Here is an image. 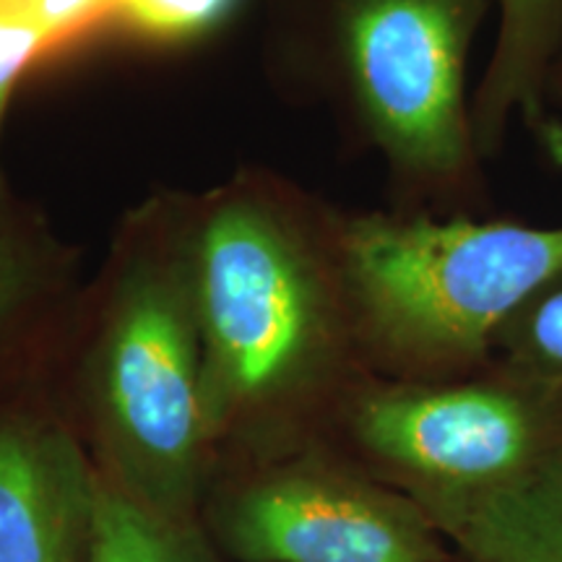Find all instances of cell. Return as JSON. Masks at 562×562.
<instances>
[{"mask_svg":"<svg viewBox=\"0 0 562 562\" xmlns=\"http://www.w3.org/2000/svg\"><path fill=\"white\" fill-rule=\"evenodd\" d=\"M351 341L393 381H456L495 360L516 307L562 269V224L370 214L334 222Z\"/></svg>","mask_w":562,"mask_h":562,"instance_id":"6da1fadb","label":"cell"},{"mask_svg":"<svg viewBox=\"0 0 562 562\" xmlns=\"http://www.w3.org/2000/svg\"><path fill=\"white\" fill-rule=\"evenodd\" d=\"M182 266L214 427L311 381L351 339L334 252L323 261L263 203L211 209Z\"/></svg>","mask_w":562,"mask_h":562,"instance_id":"7a4b0ae2","label":"cell"},{"mask_svg":"<svg viewBox=\"0 0 562 562\" xmlns=\"http://www.w3.org/2000/svg\"><path fill=\"white\" fill-rule=\"evenodd\" d=\"M492 0H331L349 108L409 191L476 199L469 53Z\"/></svg>","mask_w":562,"mask_h":562,"instance_id":"3957f363","label":"cell"},{"mask_svg":"<svg viewBox=\"0 0 562 562\" xmlns=\"http://www.w3.org/2000/svg\"><path fill=\"white\" fill-rule=\"evenodd\" d=\"M364 469L419 508L537 480L562 463V381L492 360L456 381H368L344 404Z\"/></svg>","mask_w":562,"mask_h":562,"instance_id":"277c9868","label":"cell"},{"mask_svg":"<svg viewBox=\"0 0 562 562\" xmlns=\"http://www.w3.org/2000/svg\"><path fill=\"white\" fill-rule=\"evenodd\" d=\"M97 396L125 487L178 516L214 430L182 261L140 263L123 277L102 336Z\"/></svg>","mask_w":562,"mask_h":562,"instance_id":"5b68a950","label":"cell"},{"mask_svg":"<svg viewBox=\"0 0 562 562\" xmlns=\"http://www.w3.org/2000/svg\"><path fill=\"white\" fill-rule=\"evenodd\" d=\"M224 533L245 562H453L451 544L409 495L331 461L250 484L232 503Z\"/></svg>","mask_w":562,"mask_h":562,"instance_id":"8992f818","label":"cell"},{"mask_svg":"<svg viewBox=\"0 0 562 562\" xmlns=\"http://www.w3.org/2000/svg\"><path fill=\"white\" fill-rule=\"evenodd\" d=\"M94 484L66 435L0 425V562H89Z\"/></svg>","mask_w":562,"mask_h":562,"instance_id":"52a82bcc","label":"cell"},{"mask_svg":"<svg viewBox=\"0 0 562 562\" xmlns=\"http://www.w3.org/2000/svg\"><path fill=\"white\" fill-rule=\"evenodd\" d=\"M497 34L472 97L476 146L484 161L503 151L510 125L533 131L552 115L550 74L562 40V0H492Z\"/></svg>","mask_w":562,"mask_h":562,"instance_id":"ba28073f","label":"cell"},{"mask_svg":"<svg viewBox=\"0 0 562 562\" xmlns=\"http://www.w3.org/2000/svg\"><path fill=\"white\" fill-rule=\"evenodd\" d=\"M453 562H562V463L537 480L422 508Z\"/></svg>","mask_w":562,"mask_h":562,"instance_id":"9c48e42d","label":"cell"},{"mask_svg":"<svg viewBox=\"0 0 562 562\" xmlns=\"http://www.w3.org/2000/svg\"><path fill=\"white\" fill-rule=\"evenodd\" d=\"M89 562H206L178 516L146 503L123 482L97 476Z\"/></svg>","mask_w":562,"mask_h":562,"instance_id":"30bf717a","label":"cell"},{"mask_svg":"<svg viewBox=\"0 0 562 562\" xmlns=\"http://www.w3.org/2000/svg\"><path fill=\"white\" fill-rule=\"evenodd\" d=\"M495 360L562 381V269L503 323L495 339Z\"/></svg>","mask_w":562,"mask_h":562,"instance_id":"8fae6325","label":"cell"},{"mask_svg":"<svg viewBox=\"0 0 562 562\" xmlns=\"http://www.w3.org/2000/svg\"><path fill=\"white\" fill-rule=\"evenodd\" d=\"M237 0H115V11L138 32L159 40L199 37L222 24Z\"/></svg>","mask_w":562,"mask_h":562,"instance_id":"7c38bea8","label":"cell"},{"mask_svg":"<svg viewBox=\"0 0 562 562\" xmlns=\"http://www.w3.org/2000/svg\"><path fill=\"white\" fill-rule=\"evenodd\" d=\"M45 47H50L45 34L24 13L0 11V123L19 76Z\"/></svg>","mask_w":562,"mask_h":562,"instance_id":"4fadbf2b","label":"cell"},{"mask_svg":"<svg viewBox=\"0 0 562 562\" xmlns=\"http://www.w3.org/2000/svg\"><path fill=\"white\" fill-rule=\"evenodd\" d=\"M112 9L115 0H21V13L45 34L47 45L81 32Z\"/></svg>","mask_w":562,"mask_h":562,"instance_id":"5bb4252c","label":"cell"},{"mask_svg":"<svg viewBox=\"0 0 562 562\" xmlns=\"http://www.w3.org/2000/svg\"><path fill=\"white\" fill-rule=\"evenodd\" d=\"M21 290H24V266L0 216V318L11 311Z\"/></svg>","mask_w":562,"mask_h":562,"instance_id":"9a60e30c","label":"cell"},{"mask_svg":"<svg viewBox=\"0 0 562 562\" xmlns=\"http://www.w3.org/2000/svg\"><path fill=\"white\" fill-rule=\"evenodd\" d=\"M531 133H533V138H537L539 149L544 151V157L550 159L558 170H562V117L550 115L544 123H539Z\"/></svg>","mask_w":562,"mask_h":562,"instance_id":"2e32d148","label":"cell"},{"mask_svg":"<svg viewBox=\"0 0 562 562\" xmlns=\"http://www.w3.org/2000/svg\"><path fill=\"white\" fill-rule=\"evenodd\" d=\"M547 102H550L552 115L562 117V40H560L558 58H554V66L550 74V87H547Z\"/></svg>","mask_w":562,"mask_h":562,"instance_id":"e0dca14e","label":"cell"}]
</instances>
